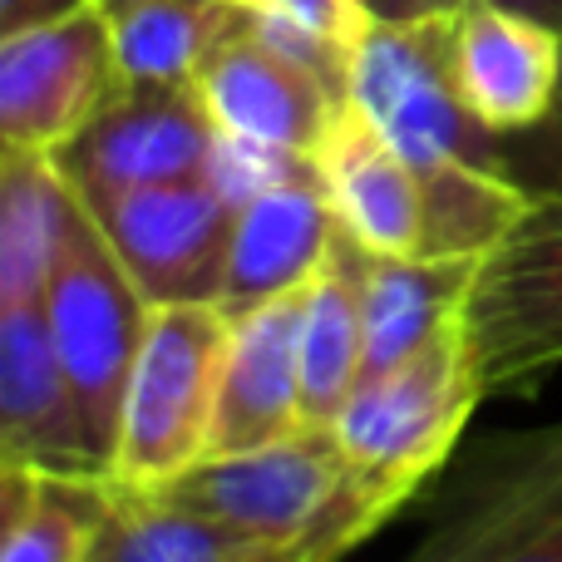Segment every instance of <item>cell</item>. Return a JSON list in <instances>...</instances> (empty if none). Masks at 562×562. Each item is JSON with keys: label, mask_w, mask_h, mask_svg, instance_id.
<instances>
[{"label": "cell", "mask_w": 562, "mask_h": 562, "mask_svg": "<svg viewBox=\"0 0 562 562\" xmlns=\"http://www.w3.org/2000/svg\"><path fill=\"white\" fill-rule=\"evenodd\" d=\"M85 5V0H0V35L10 30H25V25H40V20H55L65 10Z\"/></svg>", "instance_id": "cell-26"}, {"label": "cell", "mask_w": 562, "mask_h": 562, "mask_svg": "<svg viewBox=\"0 0 562 562\" xmlns=\"http://www.w3.org/2000/svg\"><path fill=\"white\" fill-rule=\"evenodd\" d=\"M193 85L217 134L296 158H316L326 128L336 124V114L350 99L326 75H316L311 65L257 35L252 20L207 59Z\"/></svg>", "instance_id": "cell-11"}, {"label": "cell", "mask_w": 562, "mask_h": 562, "mask_svg": "<svg viewBox=\"0 0 562 562\" xmlns=\"http://www.w3.org/2000/svg\"><path fill=\"white\" fill-rule=\"evenodd\" d=\"M114 45L124 85H193L252 20V0H119Z\"/></svg>", "instance_id": "cell-21"}, {"label": "cell", "mask_w": 562, "mask_h": 562, "mask_svg": "<svg viewBox=\"0 0 562 562\" xmlns=\"http://www.w3.org/2000/svg\"><path fill=\"white\" fill-rule=\"evenodd\" d=\"M336 233V203H330L321 168L311 158V164L291 168L286 178L267 183L262 193H252L237 207L233 257H227L217 306L227 316H247V311L286 296V291L311 286L326 267Z\"/></svg>", "instance_id": "cell-14"}, {"label": "cell", "mask_w": 562, "mask_h": 562, "mask_svg": "<svg viewBox=\"0 0 562 562\" xmlns=\"http://www.w3.org/2000/svg\"><path fill=\"white\" fill-rule=\"evenodd\" d=\"M69 207H75V183L55 154L0 148V306L5 301L45 306Z\"/></svg>", "instance_id": "cell-20"}, {"label": "cell", "mask_w": 562, "mask_h": 562, "mask_svg": "<svg viewBox=\"0 0 562 562\" xmlns=\"http://www.w3.org/2000/svg\"><path fill=\"white\" fill-rule=\"evenodd\" d=\"M350 99L415 173L425 198L419 252H494L533 193L508 178L504 138L488 134L459 99L449 69V20L375 15L350 55Z\"/></svg>", "instance_id": "cell-1"}, {"label": "cell", "mask_w": 562, "mask_h": 562, "mask_svg": "<svg viewBox=\"0 0 562 562\" xmlns=\"http://www.w3.org/2000/svg\"><path fill=\"white\" fill-rule=\"evenodd\" d=\"M479 400L488 395L464 316L390 370L360 375L336 415V439L350 469L400 514L449 464Z\"/></svg>", "instance_id": "cell-3"}, {"label": "cell", "mask_w": 562, "mask_h": 562, "mask_svg": "<svg viewBox=\"0 0 562 562\" xmlns=\"http://www.w3.org/2000/svg\"><path fill=\"white\" fill-rule=\"evenodd\" d=\"M45 316L49 330H55V350L69 375V390H75V405L85 415V429L109 474L119 445V419H124L128 375H134L138 346H144L148 301L134 286V277L124 272L119 252L109 247L94 207L79 193L75 207H69L65 243H59Z\"/></svg>", "instance_id": "cell-5"}, {"label": "cell", "mask_w": 562, "mask_h": 562, "mask_svg": "<svg viewBox=\"0 0 562 562\" xmlns=\"http://www.w3.org/2000/svg\"><path fill=\"white\" fill-rule=\"evenodd\" d=\"M449 69L469 114L498 138L543 124L562 75V30L508 5L449 10Z\"/></svg>", "instance_id": "cell-13"}, {"label": "cell", "mask_w": 562, "mask_h": 562, "mask_svg": "<svg viewBox=\"0 0 562 562\" xmlns=\"http://www.w3.org/2000/svg\"><path fill=\"white\" fill-rule=\"evenodd\" d=\"M316 168L326 183L336 217L366 252L375 257H409L425 243V198L409 173V164L395 154L385 134L366 119L356 99L336 114L316 148Z\"/></svg>", "instance_id": "cell-16"}, {"label": "cell", "mask_w": 562, "mask_h": 562, "mask_svg": "<svg viewBox=\"0 0 562 562\" xmlns=\"http://www.w3.org/2000/svg\"><path fill=\"white\" fill-rule=\"evenodd\" d=\"M504 168L528 193H553V188H562V75H558V94L543 124H533L528 134L504 138Z\"/></svg>", "instance_id": "cell-23"}, {"label": "cell", "mask_w": 562, "mask_h": 562, "mask_svg": "<svg viewBox=\"0 0 562 562\" xmlns=\"http://www.w3.org/2000/svg\"><path fill=\"white\" fill-rule=\"evenodd\" d=\"M104 474H40L0 464V562H85L109 514Z\"/></svg>", "instance_id": "cell-22"}, {"label": "cell", "mask_w": 562, "mask_h": 562, "mask_svg": "<svg viewBox=\"0 0 562 562\" xmlns=\"http://www.w3.org/2000/svg\"><path fill=\"white\" fill-rule=\"evenodd\" d=\"M124 89L104 0L0 35V148H69Z\"/></svg>", "instance_id": "cell-8"}, {"label": "cell", "mask_w": 562, "mask_h": 562, "mask_svg": "<svg viewBox=\"0 0 562 562\" xmlns=\"http://www.w3.org/2000/svg\"><path fill=\"white\" fill-rule=\"evenodd\" d=\"M366 262L370 252L340 227L326 267L306 286L301 316V415L336 425L340 405L366 375Z\"/></svg>", "instance_id": "cell-18"}, {"label": "cell", "mask_w": 562, "mask_h": 562, "mask_svg": "<svg viewBox=\"0 0 562 562\" xmlns=\"http://www.w3.org/2000/svg\"><path fill=\"white\" fill-rule=\"evenodd\" d=\"M94 217L148 306L223 296L237 207L207 173L128 188L94 203Z\"/></svg>", "instance_id": "cell-9"}, {"label": "cell", "mask_w": 562, "mask_h": 562, "mask_svg": "<svg viewBox=\"0 0 562 562\" xmlns=\"http://www.w3.org/2000/svg\"><path fill=\"white\" fill-rule=\"evenodd\" d=\"M217 154V124L198 85H124L104 114L69 148L59 168L89 207L128 188L203 178Z\"/></svg>", "instance_id": "cell-10"}, {"label": "cell", "mask_w": 562, "mask_h": 562, "mask_svg": "<svg viewBox=\"0 0 562 562\" xmlns=\"http://www.w3.org/2000/svg\"><path fill=\"white\" fill-rule=\"evenodd\" d=\"M85 562H326L252 538L164 488H119Z\"/></svg>", "instance_id": "cell-17"}, {"label": "cell", "mask_w": 562, "mask_h": 562, "mask_svg": "<svg viewBox=\"0 0 562 562\" xmlns=\"http://www.w3.org/2000/svg\"><path fill=\"white\" fill-rule=\"evenodd\" d=\"M484 257H375L366 262V375L390 370L435 340L445 326L469 316V291H474Z\"/></svg>", "instance_id": "cell-19"}, {"label": "cell", "mask_w": 562, "mask_h": 562, "mask_svg": "<svg viewBox=\"0 0 562 562\" xmlns=\"http://www.w3.org/2000/svg\"><path fill=\"white\" fill-rule=\"evenodd\" d=\"M281 15H291L296 25H306L311 35L330 40L340 55H356L366 25L375 20V5L370 0H267Z\"/></svg>", "instance_id": "cell-24"}, {"label": "cell", "mask_w": 562, "mask_h": 562, "mask_svg": "<svg viewBox=\"0 0 562 562\" xmlns=\"http://www.w3.org/2000/svg\"><path fill=\"white\" fill-rule=\"evenodd\" d=\"M227 336H233V316L217 301L148 306L109 484L168 488L213 454Z\"/></svg>", "instance_id": "cell-4"}, {"label": "cell", "mask_w": 562, "mask_h": 562, "mask_svg": "<svg viewBox=\"0 0 562 562\" xmlns=\"http://www.w3.org/2000/svg\"><path fill=\"white\" fill-rule=\"evenodd\" d=\"M400 562H562V419L488 439Z\"/></svg>", "instance_id": "cell-6"}, {"label": "cell", "mask_w": 562, "mask_h": 562, "mask_svg": "<svg viewBox=\"0 0 562 562\" xmlns=\"http://www.w3.org/2000/svg\"><path fill=\"white\" fill-rule=\"evenodd\" d=\"M301 316H306V286L247 316H233L213 419V454H243V449L272 445L306 425L301 415Z\"/></svg>", "instance_id": "cell-15"}, {"label": "cell", "mask_w": 562, "mask_h": 562, "mask_svg": "<svg viewBox=\"0 0 562 562\" xmlns=\"http://www.w3.org/2000/svg\"><path fill=\"white\" fill-rule=\"evenodd\" d=\"M469 340L484 395H533L562 370V188L533 193L484 252L469 291Z\"/></svg>", "instance_id": "cell-7"}, {"label": "cell", "mask_w": 562, "mask_h": 562, "mask_svg": "<svg viewBox=\"0 0 562 562\" xmlns=\"http://www.w3.org/2000/svg\"><path fill=\"white\" fill-rule=\"evenodd\" d=\"M370 5H375V15H390V20H419V15H449V10L474 5V0H370ZM488 5L524 10V15H538L562 30V0H488Z\"/></svg>", "instance_id": "cell-25"}, {"label": "cell", "mask_w": 562, "mask_h": 562, "mask_svg": "<svg viewBox=\"0 0 562 562\" xmlns=\"http://www.w3.org/2000/svg\"><path fill=\"white\" fill-rule=\"evenodd\" d=\"M164 494L223 518L252 538L340 562L395 518V508L350 469L336 425H301L272 445L213 454Z\"/></svg>", "instance_id": "cell-2"}, {"label": "cell", "mask_w": 562, "mask_h": 562, "mask_svg": "<svg viewBox=\"0 0 562 562\" xmlns=\"http://www.w3.org/2000/svg\"><path fill=\"white\" fill-rule=\"evenodd\" d=\"M0 464H25L40 474H104L40 301L0 306Z\"/></svg>", "instance_id": "cell-12"}]
</instances>
